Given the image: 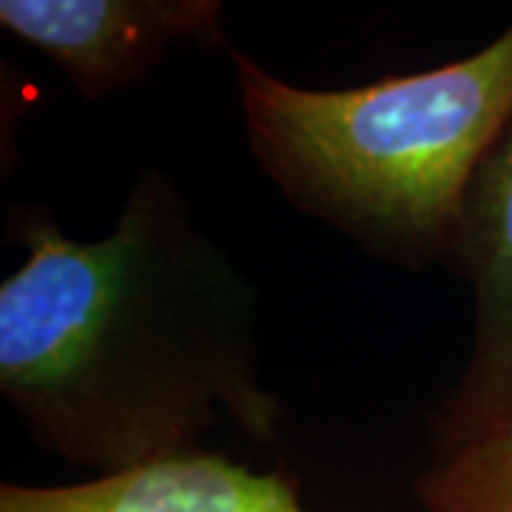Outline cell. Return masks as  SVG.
<instances>
[{"label": "cell", "mask_w": 512, "mask_h": 512, "mask_svg": "<svg viewBox=\"0 0 512 512\" xmlns=\"http://www.w3.org/2000/svg\"><path fill=\"white\" fill-rule=\"evenodd\" d=\"M413 490L424 512H512V410L481 439L433 456Z\"/></svg>", "instance_id": "8992f818"}, {"label": "cell", "mask_w": 512, "mask_h": 512, "mask_svg": "<svg viewBox=\"0 0 512 512\" xmlns=\"http://www.w3.org/2000/svg\"><path fill=\"white\" fill-rule=\"evenodd\" d=\"M9 234L0 393L35 447L114 476L202 450L222 421L279 441L259 291L174 177L140 171L106 237H69L40 205H12Z\"/></svg>", "instance_id": "6da1fadb"}, {"label": "cell", "mask_w": 512, "mask_h": 512, "mask_svg": "<svg viewBox=\"0 0 512 512\" xmlns=\"http://www.w3.org/2000/svg\"><path fill=\"white\" fill-rule=\"evenodd\" d=\"M0 26L49 57L83 103L137 86L177 43L234 49L220 0H0Z\"/></svg>", "instance_id": "3957f363"}, {"label": "cell", "mask_w": 512, "mask_h": 512, "mask_svg": "<svg viewBox=\"0 0 512 512\" xmlns=\"http://www.w3.org/2000/svg\"><path fill=\"white\" fill-rule=\"evenodd\" d=\"M453 268L476 305L461 379L430 421L433 456L495 430L512 410V120L467 191Z\"/></svg>", "instance_id": "277c9868"}, {"label": "cell", "mask_w": 512, "mask_h": 512, "mask_svg": "<svg viewBox=\"0 0 512 512\" xmlns=\"http://www.w3.org/2000/svg\"><path fill=\"white\" fill-rule=\"evenodd\" d=\"M0 512H311L288 467L191 450L77 484H0Z\"/></svg>", "instance_id": "5b68a950"}, {"label": "cell", "mask_w": 512, "mask_h": 512, "mask_svg": "<svg viewBox=\"0 0 512 512\" xmlns=\"http://www.w3.org/2000/svg\"><path fill=\"white\" fill-rule=\"evenodd\" d=\"M248 151L279 197L402 271L456 259L467 191L512 120V23L473 55L308 89L228 52Z\"/></svg>", "instance_id": "7a4b0ae2"}]
</instances>
